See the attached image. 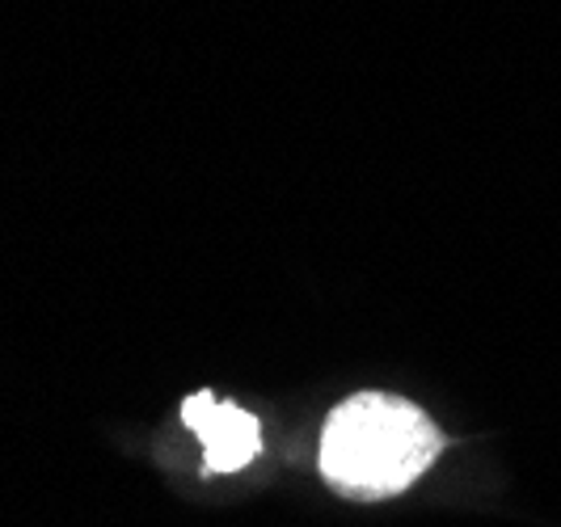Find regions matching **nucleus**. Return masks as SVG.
Wrapping results in <instances>:
<instances>
[{
    "instance_id": "obj_2",
    "label": "nucleus",
    "mask_w": 561,
    "mask_h": 527,
    "mask_svg": "<svg viewBox=\"0 0 561 527\" xmlns=\"http://www.w3.org/2000/svg\"><path fill=\"white\" fill-rule=\"evenodd\" d=\"M182 422L195 431V439L207 451V472H237L245 469L262 451V426L250 410L225 405L211 392H191L182 401Z\"/></svg>"
},
{
    "instance_id": "obj_1",
    "label": "nucleus",
    "mask_w": 561,
    "mask_h": 527,
    "mask_svg": "<svg viewBox=\"0 0 561 527\" xmlns=\"http://www.w3.org/2000/svg\"><path fill=\"white\" fill-rule=\"evenodd\" d=\"M444 451V435L414 401L355 392L321 426V477L342 499L380 502L405 494Z\"/></svg>"
}]
</instances>
